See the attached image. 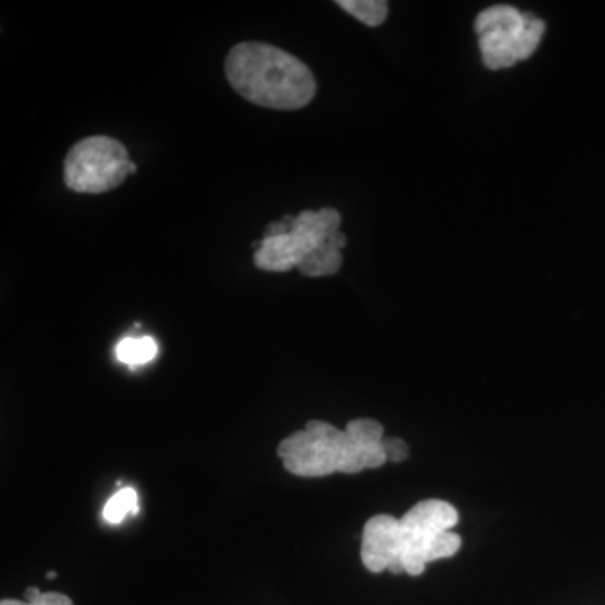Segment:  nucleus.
Listing matches in <instances>:
<instances>
[{
    "label": "nucleus",
    "instance_id": "obj_1",
    "mask_svg": "<svg viewBox=\"0 0 605 605\" xmlns=\"http://www.w3.org/2000/svg\"><path fill=\"white\" fill-rule=\"evenodd\" d=\"M384 437V426L374 419H355L343 431L328 422L310 421L279 442L278 456L286 471L300 478L355 474L387 463Z\"/></svg>",
    "mask_w": 605,
    "mask_h": 605
},
{
    "label": "nucleus",
    "instance_id": "obj_2",
    "mask_svg": "<svg viewBox=\"0 0 605 605\" xmlns=\"http://www.w3.org/2000/svg\"><path fill=\"white\" fill-rule=\"evenodd\" d=\"M232 90L254 105L300 110L316 95V79L303 61L263 43H241L226 58Z\"/></svg>",
    "mask_w": 605,
    "mask_h": 605
},
{
    "label": "nucleus",
    "instance_id": "obj_3",
    "mask_svg": "<svg viewBox=\"0 0 605 605\" xmlns=\"http://www.w3.org/2000/svg\"><path fill=\"white\" fill-rule=\"evenodd\" d=\"M458 510L448 501L424 500L397 523V574L421 575L427 563L453 557L461 537L453 532Z\"/></svg>",
    "mask_w": 605,
    "mask_h": 605
},
{
    "label": "nucleus",
    "instance_id": "obj_4",
    "mask_svg": "<svg viewBox=\"0 0 605 605\" xmlns=\"http://www.w3.org/2000/svg\"><path fill=\"white\" fill-rule=\"evenodd\" d=\"M474 29L478 32L484 66L498 71L532 58L547 26L516 7L493 6L479 14Z\"/></svg>",
    "mask_w": 605,
    "mask_h": 605
},
{
    "label": "nucleus",
    "instance_id": "obj_5",
    "mask_svg": "<svg viewBox=\"0 0 605 605\" xmlns=\"http://www.w3.org/2000/svg\"><path fill=\"white\" fill-rule=\"evenodd\" d=\"M340 224L342 216L332 207L291 216L288 231L276 236H263L254 244V264L271 273L298 269L313 251L340 232Z\"/></svg>",
    "mask_w": 605,
    "mask_h": 605
},
{
    "label": "nucleus",
    "instance_id": "obj_6",
    "mask_svg": "<svg viewBox=\"0 0 605 605\" xmlns=\"http://www.w3.org/2000/svg\"><path fill=\"white\" fill-rule=\"evenodd\" d=\"M135 172L125 145L110 137L79 140L64 160V182L78 194H105Z\"/></svg>",
    "mask_w": 605,
    "mask_h": 605
},
{
    "label": "nucleus",
    "instance_id": "obj_7",
    "mask_svg": "<svg viewBox=\"0 0 605 605\" xmlns=\"http://www.w3.org/2000/svg\"><path fill=\"white\" fill-rule=\"evenodd\" d=\"M397 523L399 518L390 515L372 516L365 523L360 557L372 574L389 570L397 575Z\"/></svg>",
    "mask_w": 605,
    "mask_h": 605
},
{
    "label": "nucleus",
    "instance_id": "obj_8",
    "mask_svg": "<svg viewBox=\"0 0 605 605\" xmlns=\"http://www.w3.org/2000/svg\"><path fill=\"white\" fill-rule=\"evenodd\" d=\"M347 246V237L342 232H337L335 236L330 237L325 244L313 251L308 258L301 263L300 271L303 276L308 278H323V276H332L342 268L343 256L342 249Z\"/></svg>",
    "mask_w": 605,
    "mask_h": 605
},
{
    "label": "nucleus",
    "instance_id": "obj_9",
    "mask_svg": "<svg viewBox=\"0 0 605 605\" xmlns=\"http://www.w3.org/2000/svg\"><path fill=\"white\" fill-rule=\"evenodd\" d=\"M158 345L152 337H128L115 348V355L121 363L130 367H140L157 357Z\"/></svg>",
    "mask_w": 605,
    "mask_h": 605
},
{
    "label": "nucleus",
    "instance_id": "obj_10",
    "mask_svg": "<svg viewBox=\"0 0 605 605\" xmlns=\"http://www.w3.org/2000/svg\"><path fill=\"white\" fill-rule=\"evenodd\" d=\"M337 4L342 7L343 11L352 14L357 21L370 27L384 24L387 14H389V4L382 0H340Z\"/></svg>",
    "mask_w": 605,
    "mask_h": 605
},
{
    "label": "nucleus",
    "instance_id": "obj_11",
    "mask_svg": "<svg viewBox=\"0 0 605 605\" xmlns=\"http://www.w3.org/2000/svg\"><path fill=\"white\" fill-rule=\"evenodd\" d=\"M138 511L137 491L125 488L111 496L110 501L103 508V518L108 523H121L128 515H135Z\"/></svg>",
    "mask_w": 605,
    "mask_h": 605
},
{
    "label": "nucleus",
    "instance_id": "obj_12",
    "mask_svg": "<svg viewBox=\"0 0 605 605\" xmlns=\"http://www.w3.org/2000/svg\"><path fill=\"white\" fill-rule=\"evenodd\" d=\"M382 448H384L387 463H402L409 458V446L399 437H384Z\"/></svg>",
    "mask_w": 605,
    "mask_h": 605
},
{
    "label": "nucleus",
    "instance_id": "obj_13",
    "mask_svg": "<svg viewBox=\"0 0 605 605\" xmlns=\"http://www.w3.org/2000/svg\"><path fill=\"white\" fill-rule=\"evenodd\" d=\"M34 605H73V600L68 595L59 594V592H43L39 599L34 602H27Z\"/></svg>",
    "mask_w": 605,
    "mask_h": 605
},
{
    "label": "nucleus",
    "instance_id": "obj_14",
    "mask_svg": "<svg viewBox=\"0 0 605 605\" xmlns=\"http://www.w3.org/2000/svg\"><path fill=\"white\" fill-rule=\"evenodd\" d=\"M41 594H43L41 590L36 589V587H31V589L26 590L24 600H26V602H34V600L39 599V597H41Z\"/></svg>",
    "mask_w": 605,
    "mask_h": 605
},
{
    "label": "nucleus",
    "instance_id": "obj_15",
    "mask_svg": "<svg viewBox=\"0 0 605 605\" xmlns=\"http://www.w3.org/2000/svg\"><path fill=\"white\" fill-rule=\"evenodd\" d=\"M0 605H27L26 600L6 599L0 602Z\"/></svg>",
    "mask_w": 605,
    "mask_h": 605
},
{
    "label": "nucleus",
    "instance_id": "obj_16",
    "mask_svg": "<svg viewBox=\"0 0 605 605\" xmlns=\"http://www.w3.org/2000/svg\"><path fill=\"white\" fill-rule=\"evenodd\" d=\"M54 577H56V574H54V572H49L48 579H54Z\"/></svg>",
    "mask_w": 605,
    "mask_h": 605
},
{
    "label": "nucleus",
    "instance_id": "obj_17",
    "mask_svg": "<svg viewBox=\"0 0 605 605\" xmlns=\"http://www.w3.org/2000/svg\"><path fill=\"white\" fill-rule=\"evenodd\" d=\"M27 605H34V604H27Z\"/></svg>",
    "mask_w": 605,
    "mask_h": 605
}]
</instances>
